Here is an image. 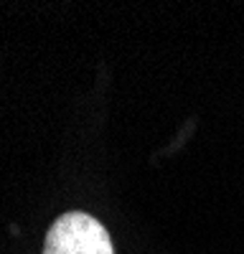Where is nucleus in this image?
Returning a JSON list of instances; mask_svg holds the SVG:
<instances>
[{
	"instance_id": "f257e3e1",
	"label": "nucleus",
	"mask_w": 244,
	"mask_h": 254,
	"mask_svg": "<svg viewBox=\"0 0 244 254\" xmlns=\"http://www.w3.org/2000/svg\"><path fill=\"white\" fill-rule=\"evenodd\" d=\"M44 254H115L107 229L84 211L59 216L44 244Z\"/></svg>"
}]
</instances>
